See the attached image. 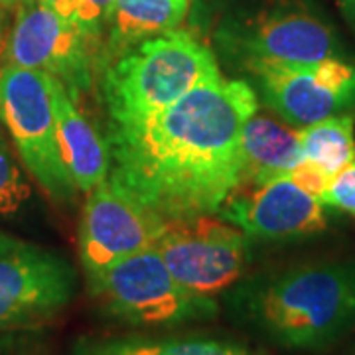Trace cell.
I'll return each mask as SVG.
<instances>
[{
  "instance_id": "cell-3",
  "label": "cell",
  "mask_w": 355,
  "mask_h": 355,
  "mask_svg": "<svg viewBox=\"0 0 355 355\" xmlns=\"http://www.w3.org/2000/svg\"><path fill=\"white\" fill-rule=\"evenodd\" d=\"M219 73L216 53L188 32L170 30L144 40L105 65L109 128L142 125Z\"/></svg>"
},
{
  "instance_id": "cell-26",
  "label": "cell",
  "mask_w": 355,
  "mask_h": 355,
  "mask_svg": "<svg viewBox=\"0 0 355 355\" xmlns=\"http://www.w3.org/2000/svg\"><path fill=\"white\" fill-rule=\"evenodd\" d=\"M20 2H24V0H0V4H2L4 8H10V6H16V4H20Z\"/></svg>"
},
{
  "instance_id": "cell-14",
  "label": "cell",
  "mask_w": 355,
  "mask_h": 355,
  "mask_svg": "<svg viewBox=\"0 0 355 355\" xmlns=\"http://www.w3.org/2000/svg\"><path fill=\"white\" fill-rule=\"evenodd\" d=\"M304 160L300 132L284 121L254 111L241 132L239 180L235 188H253L288 176Z\"/></svg>"
},
{
  "instance_id": "cell-7",
  "label": "cell",
  "mask_w": 355,
  "mask_h": 355,
  "mask_svg": "<svg viewBox=\"0 0 355 355\" xmlns=\"http://www.w3.org/2000/svg\"><path fill=\"white\" fill-rule=\"evenodd\" d=\"M77 288L64 253L0 231V336L44 328L71 306Z\"/></svg>"
},
{
  "instance_id": "cell-21",
  "label": "cell",
  "mask_w": 355,
  "mask_h": 355,
  "mask_svg": "<svg viewBox=\"0 0 355 355\" xmlns=\"http://www.w3.org/2000/svg\"><path fill=\"white\" fill-rule=\"evenodd\" d=\"M324 207H334L355 217V162L331 178L330 186L318 198Z\"/></svg>"
},
{
  "instance_id": "cell-28",
  "label": "cell",
  "mask_w": 355,
  "mask_h": 355,
  "mask_svg": "<svg viewBox=\"0 0 355 355\" xmlns=\"http://www.w3.org/2000/svg\"><path fill=\"white\" fill-rule=\"evenodd\" d=\"M354 355H355V347H354Z\"/></svg>"
},
{
  "instance_id": "cell-8",
  "label": "cell",
  "mask_w": 355,
  "mask_h": 355,
  "mask_svg": "<svg viewBox=\"0 0 355 355\" xmlns=\"http://www.w3.org/2000/svg\"><path fill=\"white\" fill-rule=\"evenodd\" d=\"M154 249L184 288L216 300L251 263V237L216 214L164 219Z\"/></svg>"
},
{
  "instance_id": "cell-1",
  "label": "cell",
  "mask_w": 355,
  "mask_h": 355,
  "mask_svg": "<svg viewBox=\"0 0 355 355\" xmlns=\"http://www.w3.org/2000/svg\"><path fill=\"white\" fill-rule=\"evenodd\" d=\"M259 109L239 77L205 79L137 127L109 128V178L162 219L217 214L239 180V146Z\"/></svg>"
},
{
  "instance_id": "cell-27",
  "label": "cell",
  "mask_w": 355,
  "mask_h": 355,
  "mask_svg": "<svg viewBox=\"0 0 355 355\" xmlns=\"http://www.w3.org/2000/svg\"><path fill=\"white\" fill-rule=\"evenodd\" d=\"M0 71H2V62H0Z\"/></svg>"
},
{
  "instance_id": "cell-23",
  "label": "cell",
  "mask_w": 355,
  "mask_h": 355,
  "mask_svg": "<svg viewBox=\"0 0 355 355\" xmlns=\"http://www.w3.org/2000/svg\"><path fill=\"white\" fill-rule=\"evenodd\" d=\"M38 2H42L44 6H48L53 12H58L60 16L67 18V20L76 22L79 0H38Z\"/></svg>"
},
{
  "instance_id": "cell-24",
  "label": "cell",
  "mask_w": 355,
  "mask_h": 355,
  "mask_svg": "<svg viewBox=\"0 0 355 355\" xmlns=\"http://www.w3.org/2000/svg\"><path fill=\"white\" fill-rule=\"evenodd\" d=\"M338 2H340V8H342L345 20L355 30V0H338Z\"/></svg>"
},
{
  "instance_id": "cell-18",
  "label": "cell",
  "mask_w": 355,
  "mask_h": 355,
  "mask_svg": "<svg viewBox=\"0 0 355 355\" xmlns=\"http://www.w3.org/2000/svg\"><path fill=\"white\" fill-rule=\"evenodd\" d=\"M30 182L0 127V219L16 216L30 200Z\"/></svg>"
},
{
  "instance_id": "cell-9",
  "label": "cell",
  "mask_w": 355,
  "mask_h": 355,
  "mask_svg": "<svg viewBox=\"0 0 355 355\" xmlns=\"http://www.w3.org/2000/svg\"><path fill=\"white\" fill-rule=\"evenodd\" d=\"M272 113L294 128L355 113V62L266 64L243 77Z\"/></svg>"
},
{
  "instance_id": "cell-16",
  "label": "cell",
  "mask_w": 355,
  "mask_h": 355,
  "mask_svg": "<svg viewBox=\"0 0 355 355\" xmlns=\"http://www.w3.org/2000/svg\"><path fill=\"white\" fill-rule=\"evenodd\" d=\"M191 0H116L109 22V38L103 46L101 64H111L119 55L144 40L176 30L186 18Z\"/></svg>"
},
{
  "instance_id": "cell-17",
  "label": "cell",
  "mask_w": 355,
  "mask_h": 355,
  "mask_svg": "<svg viewBox=\"0 0 355 355\" xmlns=\"http://www.w3.org/2000/svg\"><path fill=\"white\" fill-rule=\"evenodd\" d=\"M355 116L340 114L300 128L304 160L320 166L331 178L355 162Z\"/></svg>"
},
{
  "instance_id": "cell-5",
  "label": "cell",
  "mask_w": 355,
  "mask_h": 355,
  "mask_svg": "<svg viewBox=\"0 0 355 355\" xmlns=\"http://www.w3.org/2000/svg\"><path fill=\"white\" fill-rule=\"evenodd\" d=\"M214 46L217 60L239 79L259 65L347 58L326 20L292 4L225 14L214 32Z\"/></svg>"
},
{
  "instance_id": "cell-6",
  "label": "cell",
  "mask_w": 355,
  "mask_h": 355,
  "mask_svg": "<svg viewBox=\"0 0 355 355\" xmlns=\"http://www.w3.org/2000/svg\"><path fill=\"white\" fill-rule=\"evenodd\" d=\"M0 125L8 130L20 162L42 190L55 202H76L79 190L64 162L48 73L2 65Z\"/></svg>"
},
{
  "instance_id": "cell-11",
  "label": "cell",
  "mask_w": 355,
  "mask_h": 355,
  "mask_svg": "<svg viewBox=\"0 0 355 355\" xmlns=\"http://www.w3.org/2000/svg\"><path fill=\"white\" fill-rule=\"evenodd\" d=\"M164 219L105 178L89 191L79 219L77 247L85 277L154 247Z\"/></svg>"
},
{
  "instance_id": "cell-25",
  "label": "cell",
  "mask_w": 355,
  "mask_h": 355,
  "mask_svg": "<svg viewBox=\"0 0 355 355\" xmlns=\"http://www.w3.org/2000/svg\"><path fill=\"white\" fill-rule=\"evenodd\" d=\"M4 40H6V8H4V6L0 4V62H2Z\"/></svg>"
},
{
  "instance_id": "cell-22",
  "label": "cell",
  "mask_w": 355,
  "mask_h": 355,
  "mask_svg": "<svg viewBox=\"0 0 355 355\" xmlns=\"http://www.w3.org/2000/svg\"><path fill=\"white\" fill-rule=\"evenodd\" d=\"M288 178H291L300 190L310 193V196H314L316 200L326 191V188L330 186L331 182V176L328 172H324L320 166L312 164L308 160H302L296 168H292Z\"/></svg>"
},
{
  "instance_id": "cell-12",
  "label": "cell",
  "mask_w": 355,
  "mask_h": 355,
  "mask_svg": "<svg viewBox=\"0 0 355 355\" xmlns=\"http://www.w3.org/2000/svg\"><path fill=\"white\" fill-rule=\"evenodd\" d=\"M216 216L261 241L302 239L328 225L324 205L288 176L253 188H235Z\"/></svg>"
},
{
  "instance_id": "cell-2",
  "label": "cell",
  "mask_w": 355,
  "mask_h": 355,
  "mask_svg": "<svg viewBox=\"0 0 355 355\" xmlns=\"http://www.w3.org/2000/svg\"><path fill=\"white\" fill-rule=\"evenodd\" d=\"M223 296L231 320L270 345L326 352L355 331V259L243 277Z\"/></svg>"
},
{
  "instance_id": "cell-20",
  "label": "cell",
  "mask_w": 355,
  "mask_h": 355,
  "mask_svg": "<svg viewBox=\"0 0 355 355\" xmlns=\"http://www.w3.org/2000/svg\"><path fill=\"white\" fill-rule=\"evenodd\" d=\"M0 355H55L44 328L0 336Z\"/></svg>"
},
{
  "instance_id": "cell-13",
  "label": "cell",
  "mask_w": 355,
  "mask_h": 355,
  "mask_svg": "<svg viewBox=\"0 0 355 355\" xmlns=\"http://www.w3.org/2000/svg\"><path fill=\"white\" fill-rule=\"evenodd\" d=\"M51 77V76H50ZM51 99L64 162L77 190L89 193L111 170L109 140H105L79 109V99L51 77Z\"/></svg>"
},
{
  "instance_id": "cell-15",
  "label": "cell",
  "mask_w": 355,
  "mask_h": 355,
  "mask_svg": "<svg viewBox=\"0 0 355 355\" xmlns=\"http://www.w3.org/2000/svg\"><path fill=\"white\" fill-rule=\"evenodd\" d=\"M71 355H254L243 343L214 336L89 334L71 343Z\"/></svg>"
},
{
  "instance_id": "cell-10",
  "label": "cell",
  "mask_w": 355,
  "mask_h": 355,
  "mask_svg": "<svg viewBox=\"0 0 355 355\" xmlns=\"http://www.w3.org/2000/svg\"><path fill=\"white\" fill-rule=\"evenodd\" d=\"M14 8L2 65L44 71L62 81L76 97L89 93L95 81V64L99 62L79 26L38 0H24Z\"/></svg>"
},
{
  "instance_id": "cell-19",
  "label": "cell",
  "mask_w": 355,
  "mask_h": 355,
  "mask_svg": "<svg viewBox=\"0 0 355 355\" xmlns=\"http://www.w3.org/2000/svg\"><path fill=\"white\" fill-rule=\"evenodd\" d=\"M116 0H79L76 24L85 34L91 48L97 53V62L101 64V42L103 32L109 30V22L113 16V8Z\"/></svg>"
},
{
  "instance_id": "cell-4",
  "label": "cell",
  "mask_w": 355,
  "mask_h": 355,
  "mask_svg": "<svg viewBox=\"0 0 355 355\" xmlns=\"http://www.w3.org/2000/svg\"><path fill=\"white\" fill-rule=\"evenodd\" d=\"M87 294L97 312L130 330H170L219 314L216 298L198 296L178 282L150 247L89 275Z\"/></svg>"
}]
</instances>
